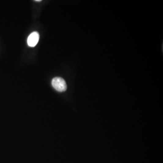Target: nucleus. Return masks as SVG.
Listing matches in <instances>:
<instances>
[{
  "label": "nucleus",
  "mask_w": 163,
  "mask_h": 163,
  "mask_svg": "<svg viewBox=\"0 0 163 163\" xmlns=\"http://www.w3.org/2000/svg\"><path fill=\"white\" fill-rule=\"evenodd\" d=\"M52 85L58 92H65L67 89L66 83L64 79L60 77L54 78L52 81Z\"/></svg>",
  "instance_id": "f257e3e1"
},
{
  "label": "nucleus",
  "mask_w": 163,
  "mask_h": 163,
  "mask_svg": "<svg viewBox=\"0 0 163 163\" xmlns=\"http://www.w3.org/2000/svg\"><path fill=\"white\" fill-rule=\"evenodd\" d=\"M39 35L38 32L36 31L32 33L28 37L27 43L29 46L33 47L38 43L39 40Z\"/></svg>",
  "instance_id": "f03ea898"
},
{
  "label": "nucleus",
  "mask_w": 163,
  "mask_h": 163,
  "mask_svg": "<svg viewBox=\"0 0 163 163\" xmlns=\"http://www.w3.org/2000/svg\"><path fill=\"white\" fill-rule=\"evenodd\" d=\"M35 2H41V0H35Z\"/></svg>",
  "instance_id": "7ed1b4c3"
}]
</instances>
